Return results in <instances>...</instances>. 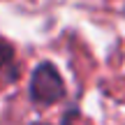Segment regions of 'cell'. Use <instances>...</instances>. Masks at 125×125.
Listing matches in <instances>:
<instances>
[{
    "instance_id": "6da1fadb",
    "label": "cell",
    "mask_w": 125,
    "mask_h": 125,
    "mask_svg": "<svg viewBox=\"0 0 125 125\" xmlns=\"http://www.w3.org/2000/svg\"><path fill=\"white\" fill-rule=\"evenodd\" d=\"M65 97V81L51 62H40L30 76V100L40 107H49Z\"/></svg>"
},
{
    "instance_id": "7a4b0ae2",
    "label": "cell",
    "mask_w": 125,
    "mask_h": 125,
    "mask_svg": "<svg viewBox=\"0 0 125 125\" xmlns=\"http://www.w3.org/2000/svg\"><path fill=\"white\" fill-rule=\"evenodd\" d=\"M19 79V67H16V53L14 46L5 37H0V88H7Z\"/></svg>"
}]
</instances>
